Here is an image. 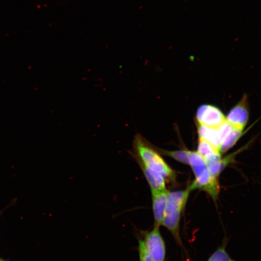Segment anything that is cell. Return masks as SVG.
<instances>
[{
	"mask_svg": "<svg viewBox=\"0 0 261 261\" xmlns=\"http://www.w3.org/2000/svg\"><path fill=\"white\" fill-rule=\"evenodd\" d=\"M197 152L203 158L217 153H220L218 149L208 142L199 138Z\"/></svg>",
	"mask_w": 261,
	"mask_h": 261,
	"instance_id": "cell-14",
	"label": "cell"
},
{
	"mask_svg": "<svg viewBox=\"0 0 261 261\" xmlns=\"http://www.w3.org/2000/svg\"><path fill=\"white\" fill-rule=\"evenodd\" d=\"M189 151L186 150L176 151L161 150L160 151L162 154L170 157L181 163L186 164H188Z\"/></svg>",
	"mask_w": 261,
	"mask_h": 261,
	"instance_id": "cell-13",
	"label": "cell"
},
{
	"mask_svg": "<svg viewBox=\"0 0 261 261\" xmlns=\"http://www.w3.org/2000/svg\"><path fill=\"white\" fill-rule=\"evenodd\" d=\"M189 191L190 190L188 188L184 190L168 191L167 202L171 203L183 210L185 207Z\"/></svg>",
	"mask_w": 261,
	"mask_h": 261,
	"instance_id": "cell-11",
	"label": "cell"
},
{
	"mask_svg": "<svg viewBox=\"0 0 261 261\" xmlns=\"http://www.w3.org/2000/svg\"><path fill=\"white\" fill-rule=\"evenodd\" d=\"M138 250L139 261H153L149 255L141 238L138 239Z\"/></svg>",
	"mask_w": 261,
	"mask_h": 261,
	"instance_id": "cell-15",
	"label": "cell"
},
{
	"mask_svg": "<svg viewBox=\"0 0 261 261\" xmlns=\"http://www.w3.org/2000/svg\"><path fill=\"white\" fill-rule=\"evenodd\" d=\"M182 210L177 206L167 202L161 225L170 232L177 246L186 254V249L183 244L179 234L180 220Z\"/></svg>",
	"mask_w": 261,
	"mask_h": 261,
	"instance_id": "cell-3",
	"label": "cell"
},
{
	"mask_svg": "<svg viewBox=\"0 0 261 261\" xmlns=\"http://www.w3.org/2000/svg\"><path fill=\"white\" fill-rule=\"evenodd\" d=\"M0 261H6V260H4V259H3L0 258Z\"/></svg>",
	"mask_w": 261,
	"mask_h": 261,
	"instance_id": "cell-16",
	"label": "cell"
},
{
	"mask_svg": "<svg viewBox=\"0 0 261 261\" xmlns=\"http://www.w3.org/2000/svg\"><path fill=\"white\" fill-rule=\"evenodd\" d=\"M145 247L153 261H165L166 248L159 227L150 231L142 232Z\"/></svg>",
	"mask_w": 261,
	"mask_h": 261,
	"instance_id": "cell-2",
	"label": "cell"
},
{
	"mask_svg": "<svg viewBox=\"0 0 261 261\" xmlns=\"http://www.w3.org/2000/svg\"><path fill=\"white\" fill-rule=\"evenodd\" d=\"M227 243L224 240L222 245L218 247L207 261H234L231 258L226 250Z\"/></svg>",
	"mask_w": 261,
	"mask_h": 261,
	"instance_id": "cell-12",
	"label": "cell"
},
{
	"mask_svg": "<svg viewBox=\"0 0 261 261\" xmlns=\"http://www.w3.org/2000/svg\"><path fill=\"white\" fill-rule=\"evenodd\" d=\"M150 187L151 193L166 190L164 178L159 173L138 162Z\"/></svg>",
	"mask_w": 261,
	"mask_h": 261,
	"instance_id": "cell-8",
	"label": "cell"
},
{
	"mask_svg": "<svg viewBox=\"0 0 261 261\" xmlns=\"http://www.w3.org/2000/svg\"><path fill=\"white\" fill-rule=\"evenodd\" d=\"M198 133L201 138L219 150L222 139L218 128H212L198 124Z\"/></svg>",
	"mask_w": 261,
	"mask_h": 261,
	"instance_id": "cell-9",
	"label": "cell"
},
{
	"mask_svg": "<svg viewBox=\"0 0 261 261\" xmlns=\"http://www.w3.org/2000/svg\"><path fill=\"white\" fill-rule=\"evenodd\" d=\"M242 130L232 127L221 142L219 151L223 154L233 146L243 134Z\"/></svg>",
	"mask_w": 261,
	"mask_h": 261,
	"instance_id": "cell-10",
	"label": "cell"
},
{
	"mask_svg": "<svg viewBox=\"0 0 261 261\" xmlns=\"http://www.w3.org/2000/svg\"><path fill=\"white\" fill-rule=\"evenodd\" d=\"M227 121L233 128L243 130L249 119L247 97L246 95L230 110Z\"/></svg>",
	"mask_w": 261,
	"mask_h": 261,
	"instance_id": "cell-6",
	"label": "cell"
},
{
	"mask_svg": "<svg viewBox=\"0 0 261 261\" xmlns=\"http://www.w3.org/2000/svg\"><path fill=\"white\" fill-rule=\"evenodd\" d=\"M136 159L149 168L156 171L164 178L174 180L175 174L161 156L150 146L140 134L135 136L133 142Z\"/></svg>",
	"mask_w": 261,
	"mask_h": 261,
	"instance_id": "cell-1",
	"label": "cell"
},
{
	"mask_svg": "<svg viewBox=\"0 0 261 261\" xmlns=\"http://www.w3.org/2000/svg\"><path fill=\"white\" fill-rule=\"evenodd\" d=\"M196 119L198 124L212 128H218L226 121V117L218 108L208 104L199 107Z\"/></svg>",
	"mask_w": 261,
	"mask_h": 261,
	"instance_id": "cell-4",
	"label": "cell"
},
{
	"mask_svg": "<svg viewBox=\"0 0 261 261\" xmlns=\"http://www.w3.org/2000/svg\"><path fill=\"white\" fill-rule=\"evenodd\" d=\"M195 180L189 186L190 190L195 189L203 190L215 200L219 191L217 178L214 177L207 167L194 175Z\"/></svg>",
	"mask_w": 261,
	"mask_h": 261,
	"instance_id": "cell-5",
	"label": "cell"
},
{
	"mask_svg": "<svg viewBox=\"0 0 261 261\" xmlns=\"http://www.w3.org/2000/svg\"><path fill=\"white\" fill-rule=\"evenodd\" d=\"M167 190L152 193L154 226L161 225L167 203Z\"/></svg>",
	"mask_w": 261,
	"mask_h": 261,
	"instance_id": "cell-7",
	"label": "cell"
}]
</instances>
